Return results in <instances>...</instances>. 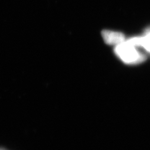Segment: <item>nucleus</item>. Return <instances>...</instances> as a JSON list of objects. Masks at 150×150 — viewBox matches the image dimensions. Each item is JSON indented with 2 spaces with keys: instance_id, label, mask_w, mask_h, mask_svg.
<instances>
[{
  "instance_id": "f257e3e1",
  "label": "nucleus",
  "mask_w": 150,
  "mask_h": 150,
  "mask_svg": "<svg viewBox=\"0 0 150 150\" xmlns=\"http://www.w3.org/2000/svg\"><path fill=\"white\" fill-rule=\"evenodd\" d=\"M115 52L123 62L127 64H140L146 59L144 54L139 52L135 47L127 43L126 40L116 46Z\"/></svg>"
},
{
  "instance_id": "f03ea898",
  "label": "nucleus",
  "mask_w": 150,
  "mask_h": 150,
  "mask_svg": "<svg viewBox=\"0 0 150 150\" xmlns=\"http://www.w3.org/2000/svg\"><path fill=\"white\" fill-rule=\"evenodd\" d=\"M102 36L105 42L109 45L117 46L125 41V38L122 33L111 30L102 31Z\"/></svg>"
},
{
  "instance_id": "7ed1b4c3",
  "label": "nucleus",
  "mask_w": 150,
  "mask_h": 150,
  "mask_svg": "<svg viewBox=\"0 0 150 150\" xmlns=\"http://www.w3.org/2000/svg\"><path fill=\"white\" fill-rule=\"evenodd\" d=\"M141 47L150 53V29H148L145 32V35L141 37Z\"/></svg>"
},
{
  "instance_id": "20e7f679",
  "label": "nucleus",
  "mask_w": 150,
  "mask_h": 150,
  "mask_svg": "<svg viewBox=\"0 0 150 150\" xmlns=\"http://www.w3.org/2000/svg\"><path fill=\"white\" fill-rule=\"evenodd\" d=\"M0 150H3V149H0Z\"/></svg>"
}]
</instances>
